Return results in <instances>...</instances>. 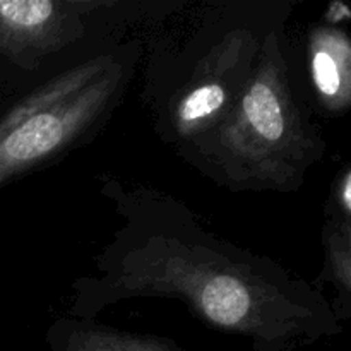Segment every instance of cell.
I'll list each match as a JSON object with an SVG mask.
<instances>
[{"label":"cell","instance_id":"obj_1","mask_svg":"<svg viewBox=\"0 0 351 351\" xmlns=\"http://www.w3.org/2000/svg\"><path fill=\"white\" fill-rule=\"evenodd\" d=\"M122 226L72 287L69 315L95 319L130 298H173L218 331L245 336L259 351L290 348L312 329L307 288L276 261L226 242L177 199L105 185Z\"/></svg>","mask_w":351,"mask_h":351},{"label":"cell","instance_id":"obj_2","mask_svg":"<svg viewBox=\"0 0 351 351\" xmlns=\"http://www.w3.org/2000/svg\"><path fill=\"white\" fill-rule=\"evenodd\" d=\"M288 82L278 33L269 31L230 112L189 143L226 185L278 191L295 178L304 137Z\"/></svg>","mask_w":351,"mask_h":351},{"label":"cell","instance_id":"obj_3","mask_svg":"<svg viewBox=\"0 0 351 351\" xmlns=\"http://www.w3.org/2000/svg\"><path fill=\"white\" fill-rule=\"evenodd\" d=\"M123 84L119 60L91 86L0 137V187L71 149L117 101Z\"/></svg>","mask_w":351,"mask_h":351},{"label":"cell","instance_id":"obj_4","mask_svg":"<svg viewBox=\"0 0 351 351\" xmlns=\"http://www.w3.org/2000/svg\"><path fill=\"white\" fill-rule=\"evenodd\" d=\"M261 41L247 29L219 41L175 98L171 127L178 139H199L215 129L239 98L252 74Z\"/></svg>","mask_w":351,"mask_h":351},{"label":"cell","instance_id":"obj_5","mask_svg":"<svg viewBox=\"0 0 351 351\" xmlns=\"http://www.w3.org/2000/svg\"><path fill=\"white\" fill-rule=\"evenodd\" d=\"M105 2L0 0V62L34 71L84 33V17Z\"/></svg>","mask_w":351,"mask_h":351},{"label":"cell","instance_id":"obj_6","mask_svg":"<svg viewBox=\"0 0 351 351\" xmlns=\"http://www.w3.org/2000/svg\"><path fill=\"white\" fill-rule=\"evenodd\" d=\"M48 345L53 351H180L165 339L132 335L74 315L57 319L50 326Z\"/></svg>","mask_w":351,"mask_h":351},{"label":"cell","instance_id":"obj_7","mask_svg":"<svg viewBox=\"0 0 351 351\" xmlns=\"http://www.w3.org/2000/svg\"><path fill=\"white\" fill-rule=\"evenodd\" d=\"M115 62L117 58L113 55H101V57L91 58L71 71L55 75L51 81L31 91L26 98L16 101L5 113L0 115V137L10 132L14 127L26 122L31 117L55 108L60 103L74 98L88 86H91L96 79L101 77Z\"/></svg>","mask_w":351,"mask_h":351},{"label":"cell","instance_id":"obj_8","mask_svg":"<svg viewBox=\"0 0 351 351\" xmlns=\"http://www.w3.org/2000/svg\"><path fill=\"white\" fill-rule=\"evenodd\" d=\"M312 79L324 98H336L341 91L343 79L338 58L326 47H319L312 53Z\"/></svg>","mask_w":351,"mask_h":351},{"label":"cell","instance_id":"obj_9","mask_svg":"<svg viewBox=\"0 0 351 351\" xmlns=\"http://www.w3.org/2000/svg\"><path fill=\"white\" fill-rule=\"evenodd\" d=\"M341 195H343V202H345L346 209H348V211L351 213V171L348 175H346L345 182H343Z\"/></svg>","mask_w":351,"mask_h":351}]
</instances>
